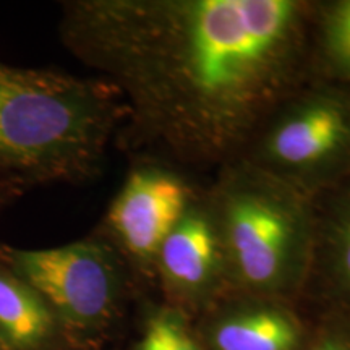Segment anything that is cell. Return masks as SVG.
I'll return each instance as SVG.
<instances>
[{
  "label": "cell",
  "mask_w": 350,
  "mask_h": 350,
  "mask_svg": "<svg viewBox=\"0 0 350 350\" xmlns=\"http://www.w3.org/2000/svg\"><path fill=\"white\" fill-rule=\"evenodd\" d=\"M16 193H20V190H16V188H13L10 185H5V183H0V206H2L3 203H7L8 200L15 198Z\"/></svg>",
  "instance_id": "5bb4252c"
},
{
  "label": "cell",
  "mask_w": 350,
  "mask_h": 350,
  "mask_svg": "<svg viewBox=\"0 0 350 350\" xmlns=\"http://www.w3.org/2000/svg\"><path fill=\"white\" fill-rule=\"evenodd\" d=\"M70 347L47 301L0 262V350H62Z\"/></svg>",
  "instance_id": "30bf717a"
},
{
  "label": "cell",
  "mask_w": 350,
  "mask_h": 350,
  "mask_svg": "<svg viewBox=\"0 0 350 350\" xmlns=\"http://www.w3.org/2000/svg\"><path fill=\"white\" fill-rule=\"evenodd\" d=\"M125 120L124 98L103 78L0 60V183L93 180Z\"/></svg>",
  "instance_id": "7a4b0ae2"
},
{
  "label": "cell",
  "mask_w": 350,
  "mask_h": 350,
  "mask_svg": "<svg viewBox=\"0 0 350 350\" xmlns=\"http://www.w3.org/2000/svg\"><path fill=\"white\" fill-rule=\"evenodd\" d=\"M312 318V331L301 350H350V319L338 314Z\"/></svg>",
  "instance_id": "4fadbf2b"
},
{
  "label": "cell",
  "mask_w": 350,
  "mask_h": 350,
  "mask_svg": "<svg viewBox=\"0 0 350 350\" xmlns=\"http://www.w3.org/2000/svg\"><path fill=\"white\" fill-rule=\"evenodd\" d=\"M135 350H204V347L196 334L193 319L177 308L161 304L148 312Z\"/></svg>",
  "instance_id": "7c38bea8"
},
{
  "label": "cell",
  "mask_w": 350,
  "mask_h": 350,
  "mask_svg": "<svg viewBox=\"0 0 350 350\" xmlns=\"http://www.w3.org/2000/svg\"><path fill=\"white\" fill-rule=\"evenodd\" d=\"M204 195L230 292L299 305L312 262L313 198L242 157L217 169Z\"/></svg>",
  "instance_id": "3957f363"
},
{
  "label": "cell",
  "mask_w": 350,
  "mask_h": 350,
  "mask_svg": "<svg viewBox=\"0 0 350 350\" xmlns=\"http://www.w3.org/2000/svg\"><path fill=\"white\" fill-rule=\"evenodd\" d=\"M0 262L28 282L55 313L70 347L99 342L117 325L133 274L103 232L54 248L0 243Z\"/></svg>",
  "instance_id": "277c9868"
},
{
  "label": "cell",
  "mask_w": 350,
  "mask_h": 350,
  "mask_svg": "<svg viewBox=\"0 0 350 350\" xmlns=\"http://www.w3.org/2000/svg\"><path fill=\"white\" fill-rule=\"evenodd\" d=\"M312 62L314 77L350 88V0L314 2Z\"/></svg>",
  "instance_id": "8fae6325"
},
{
  "label": "cell",
  "mask_w": 350,
  "mask_h": 350,
  "mask_svg": "<svg viewBox=\"0 0 350 350\" xmlns=\"http://www.w3.org/2000/svg\"><path fill=\"white\" fill-rule=\"evenodd\" d=\"M308 0H73L64 46L119 90V142L138 157L214 170L314 78Z\"/></svg>",
  "instance_id": "6da1fadb"
},
{
  "label": "cell",
  "mask_w": 350,
  "mask_h": 350,
  "mask_svg": "<svg viewBox=\"0 0 350 350\" xmlns=\"http://www.w3.org/2000/svg\"><path fill=\"white\" fill-rule=\"evenodd\" d=\"M204 350H301L312 318L288 301L229 292L195 319Z\"/></svg>",
  "instance_id": "ba28073f"
},
{
  "label": "cell",
  "mask_w": 350,
  "mask_h": 350,
  "mask_svg": "<svg viewBox=\"0 0 350 350\" xmlns=\"http://www.w3.org/2000/svg\"><path fill=\"white\" fill-rule=\"evenodd\" d=\"M242 159L314 198L350 174V88L314 77L269 113Z\"/></svg>",
  "instance_id": "5b68a950"
},
{
  "label": "cell",
  "mask_w": 350,
  "mask_h": 350,
  "mask_svg": "<svg viewBox=\"0 0 350 350\" xmlns=\"http://www.w3.org/2000/svg\"><path fill=\"white\" fill-rule=\"evenodd\" d=\"M185 170L138 157L113 196L100 229L124 256L133 278L154 282V262L174 227L198 196Z\"/></svg>",
  "instance_id": "8992f818"
},
{
  "label": "cell",
  "mask_w": 350,
  "mask_h": 350,
  "mask_svg": "<svg viewBox=\"0 0 350 350\" xmlns=\"http://www.w3.org/2000/svg\"><path fill=\"white\" fill-rule=\"evenodd\" d=\"M312 262L299 301L306 317L350 319V174L313 198Z\"/></svg>",
  "instance_id": "9c48e42d"
},
{
  "label": "cell",
  "mask_w": 350,
  "mask_h": 350,
  "mask_svg": "<svg viewBox=\"0 0 350 350\" xmlns=\"http://www.w3.org/2000/svg\"><path fill=\"white\" fill-rule=\"evenodd\" d=\"M154 282L163 292V304L193 321L230 292L226 258L204 188L164 240L154 262Z\"/></svg>",
  "instance_id": "52a82bcc"
}]
</instances>
